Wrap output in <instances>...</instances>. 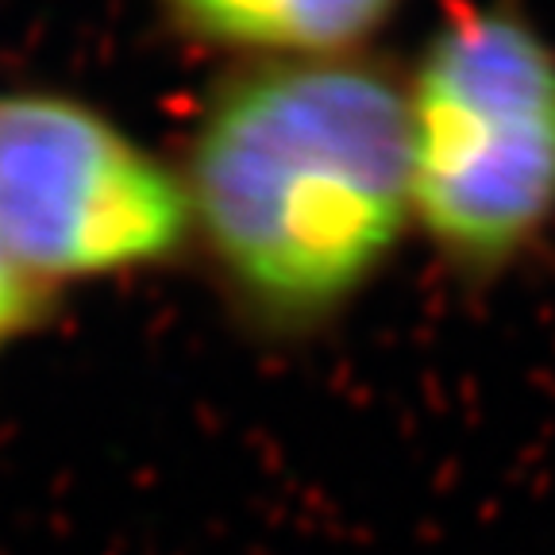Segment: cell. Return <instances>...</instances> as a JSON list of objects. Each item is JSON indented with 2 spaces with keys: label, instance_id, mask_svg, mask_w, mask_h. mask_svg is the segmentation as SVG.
I'll list each match as a JSON object with an SVG mask.
<instances>
[{
  "label": "cell",
  "instance_id": "5",
  "mask_svg": "<svg viewBox=\"0 0 555 555\" xmlns=\"http://www.w3.org/2000/svg\"><path fill=\"white\" fill-rule=\"evenodd\" d=\"M51 309V289L35 282L0 243V351L24 339Z\"/></svg>",
  "mask_w": 555,
  "mask_h": 555
},
{
  "label": "cell",
  "instance_id": "3",
  "mask_svg": "<svg viewBox=\"0 0 555 555\" xmlns=\"http://www.w3.org/2000/svg\"><path fill=\"white\" fill-rule=\"evenodd\" d=\"M193 235L182 178L59 93L0 96V243L47 289L155 267Z\"/></svg>",
  "mask_w": 555,
  "mask_h": 555
},
{
  "label": "cell",
  "instance_id": "2",
  "mask_svg": "<svg viewBox=\"0 0 555 555\" xmlns=\"http://www.w3.org/2000/svg\"><path fill=\"white\" fill-rule=\"evenodd\" d=\"M413 220L494 274L555 220V47L513 4L455 0L405 86Z\"/></svg>",
  "mask_w": 555,
  "mask_h": 555
},
{
  "label": "cell",
  "instance_id": "4",
  "mask_svg": "<svg viewBox=\"0 0 555 555\" xmlns=\"http://www.w3.org/2000/svg\"><path fill=\"white\" fill-rule=\"evenodd\" d=\"M393 9L398 0H163L170 24L190 39L262 59L356 54Z\"/></svg>",
  "mask_w": 555,
  "mask_h": 555
},
{
  "label": "cell",
  "instance_id": "1",
  "mask_svg": "<svg viewBox=\"0 0 555 555\" xmlns=\"http://www.w3.org/2000/svg\"><path fill=\"white\" fill-rule=\"evenodd\" d=\"M182 185L240 305L274 328L328 321L413 220L405 86L359 54L259 59L205 101Z\"/></svg>",
  "mask_w": 555,
  "mask_h": 555
}]
</instances>
